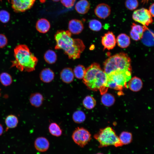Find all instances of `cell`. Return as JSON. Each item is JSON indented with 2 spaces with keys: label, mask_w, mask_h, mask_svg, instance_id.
I'll return each mask as SVG.
<instances>
[{
  "label": "cell",
  "mask_w": 154,
  "mask_h": 154,
  "mask_svg": "<svg viewBox=\"0 0 154 154\" xmlns=\"http://www.w3.org/2000/svg\"><path fill=\"white\" fill-rule=\"evenodd\" d=\"M50 25L49 21L45 18H41L38 20L36 24V28L39 33H45L49 30Z\"/></svg>",
  "instance_id": "cell-15"
},
{
  "label": "cell",
  "mask_w": 154,
  "mask_h": 154,
  "mask_svg": "<svg viewBox=\"0 0 154 154\" xmlns=\"http://www.w3.org/2000/svg\"><path fill=\"white\" fill-rule=\"evenodd\" d=\"M125 5L127 9L133 10L137 8L139 3L137 0H126Z\"/></svg>",
  "instance_id": "cell-34"
},
{
  "label": "cell",
  "mask_w": 154,
  "mask_h": 154,
  "mask_svg": "<svg viewBox=\"0 0 154 154\" xmlns=\"http://www.w3.org/2000/svg\"><path fill=\"white\" fill-rule=\"evenodd\" d=\"M131 70H119L111 72L107 75L108 88L117 90L123 88H127V83L131 78Z\"/></svg>",
  "instance_id": "cell-5"
},
{
  "label": "cell",
  "mask_w": 154,
  "mask_h": 154,
  "mask_svg": "<svg viewBox=\"0 0 154 154\" xmlns=\"http://www.w3.org/2000/svg\"><path fill=\"white\" fill-rule=\"evenodd\" d=\"M3 132V128L1 124L0 123V136L2 135Z\"/></svg>",
  "instance_id": "cell-38"
},
{
  "label": "cell",
  "mask_w": 154,
  "mask_h": 154,
  "mask_svg": "<svg viewBox=\"0 0 154 154\" xmlns=\"http://www.w3.org/2000/svg\"><path fill=\"white\" fill-rule=\"evenodd\" d=\"M144 0L145 1H148V0Z\"/></svg>",
  "instance_id": "cell-42"
},
{
  "label": "cell",
  "mask_w": 154,
  "mask_h": 154,
  "mask_svg": "<svg viewBox=\"0 0 154 154\" xmlns=\"http://www.w3.org/2000/svg\"><path fill=\"white\" fill-rule=\"evenodd\" d=\"M144 30V26H143L133 23L131 26L130 35L131 38L135 41L141 39Z\"/></svg>",
  "instance_id": "cell-13"
},
{
  "label": "cell",
  "mask_w": 154,
  "mask_h": 154,
  "mask_svg": "<svg viewBox=\"0 0 154 154\" xmlns=\"http://www.w3.org/2000/svg\"><path fill=\"white\" fill-rule=\"evenodd\" d=\"M72 138L74 141L80 147H83L91 139V134L86 129L78 127L73 132Z\"/></svg>",
  "instance_id": "cell-7"
},
{
  "label": "cell",
  "mask_w": 154,
  "mask_h": 154,
  "mask_svg": "<svg viewBox=\"0 0 154 154\" xmlns=\"http://www.w3.org/2000/svg\"><path fill=\"white\" fill-rule=\"evenodd\" d=\"M107 75L96 63L91 64L87 68L83 82L88 88L93 91L99 90L103 94L108 88Z\"/></svg>",
  "instance_id": "cell-2"
},
{
  "label": "cell",
  "mask_w": 154,
  "mask_h": 154,
  "mask_svg": "<svg viewBox=\"0 0 154 154\" xmlns=\"http://www.w3.org/2000/svg\"><path fill=\"white\" fill-rule=\"evenodd\" d=\"M96 154H103L100 153H97Z\"/></svg>",
  "instance_id": "cell-41"
},
{
  "label": "cell",
  "mask_w": 154,
  "mask_h": 154,
  "mask_svg": "<svg viewBox=\"0 0 154 154\" xmlns=\"http://www.w3.org/2000/svg\"><path fill=\"white\" fill-rule=\"evenodd\" d=\"M89 27L91 30L98 31L101 30L102 26L101 23L99 21L96 19H93L90 21Z\"/></svg>",
  "instance_id": "cell-32"
},
{
  "label": "cell",
  "mask_w": 154,
  "mask_h": 154,
  "mask_svg": "<svg viewBox=\"0 0 154 154\" xmlns=\"http://www.w3.org/2000/svg\"><path fill=\"white\" fill-rule=\"evenodd\" d=\"M96 15L101 19H105L110 15L111 8L107 4L102 3L97 6L94 10Z\"/></svg>",
  "instance_id": "cell-11"
},
{
  "label": "cell",
  "mask_w": 154,
  "mask_h": 154,
  "mask_svg": "<svg viewBox=\"0 0 154 154\" xmlns=\"http://www.w3.org/2000/svg\"><path fill=\"white\" fill-rule=\"evenodd\" d=\"M60 78L64 82L70 83L73 81L74 75L72 70L70 68H64L60 72Z\"/></svg>",
  "instance_id": "cell-16"
},
{
  "label": "cell",
  "mask_w": 154,
  "mask_h": 154,
  "mask_svg": "<svg viewBox=\"0 0 154 154\" xmlns=\"http://www.w3.org/2000/svg\"><path fill=\"white\" fill-rule=\"evenodd\" d=\"M1 89L0 88V97L1 96Z\"/></svg>",
  "instance_id": "cell-40"
},
{
  "label": "cell",
  "mask_w": 154,
  "mask_h": 154,
  "mask_svg": "<svg viewBox=\"0 0 154 154\" xmlns=\"http://www.w3.org/2000/svg\"><path fill=\"white\" fill-rule=\"evenodd\" d=\"M102 43L104 49L108 50L112 49L115 46L116 41L112 32L109 31L102 37Z\"/></svg>",
  "instance_id": "cell-10"
},
{
  "label": "cell",
  "mask_w": 154,
  "mask_h": 154,
  "mask_svg": "<svg viewBox=\"0 0 154 154\" xmlns=\"http://www.w3.org/2000/svg\"></svg>",
  "instance_id": "cell-43"
},
{
  "label": "cell",
  "mask_w": 154,
  "mask_h": 154,
  "mask_svg": "<svg viewBox=\"0 0 154 154\" xmlns=\"http://www.w3.org/2000/svg\"><path fill=\"white\" fill-rule=\"evenodd\" d=\"M86 116L84 112L80 110H78L75 112L72 115V119L76 123H80L85 120Z\"/></svg>",
  "instance_id": "cell-29"
},
{
  "label": "cell",
  "mask_w": 154,
  "mask_h": 154,
  "mask_svg": "<svg viewBox=\"0 0 154 154\" xmlns=\"http://www.w3.org/2000/svg\"><path fill=\"white\" fill-rule=\"evenodd\" d=\"M8 39L6 36L3 34H0V48H3L8 44Z\"/></svg>",
  "instance_id": "cell-35"
},
{
  "label": "cell",
  "mask_w": 154,
  "mask_h": 154,
  "mask_svg": "<svg viewBox=\"0 0 154 154\" xmlns=\"http://www.w3.org/2000/svg\"><path fill=\"white\" fill-rule=\"evenodd\" d=\"M15 59L11 61V67H15L21 72H31L34 71L38 59L25 44L17 45L14 49Z\"/></svg>",
  "instance_id": "cell-3"
},
{
  "label": "cell",
  "mask_w": 154,
  "mask_h": 154,
  "mask_svg": "<svg viewBox=\"0 0 154 154\" xmlns=\"http://www.w3.org/2000/svg\"><path fill=\"white\" fill-rule=\"evenodd\" d=\"M101 97V102L104 106L109 107L112 105L115 101L114 96L109 93L103 94Z\"/></svg>",
  "instance_id": "cell-25"
},
{
  "label": "cell",
  "mask_w": 154,
  "mask_h": 154,
  "mask_svg": "<svg viewBox=\"0 0 154 154\" xmlns=\"http://www.w3.org/2000/svg\"><path fill=\"white\" fill-rule=\"evenodd\" d=\"M142 86L143 82L141 80L136 76L131 78L127 84V87L134 92L139 91L142 88Z\"/></svg>",
  "instance_id": "cell-17"
},
{
  "label": "cell",
  "mask_w": 154,
  "mask_h": 154,
  "mask_svg": "<svg viewBox=\"0 0 154 154\" xmlns=\"http://www.w3.org/2000/svg\"><path fill=\"white\" fill-rule=\"evenodd\" d=\"M154 3H153L150 6L148 10L152 17L154 16Z\"/></svg>",
  "instance_id": "cell-37"
},
{
  "label": "cell",
  "mask_w": 154,
  "mask_h": 154,
  "mask_svg": "<svg viewBox=\"0 0 154 154\" xmlns=\"http://www.w3.org/2000/svg\"><path fill=\"white\" fill-rule=\"evenodd\" d=\"M94 137L99 142V147L110 145L117 147L123 145L114 130L109 127L100 130L94 135Z\"/></svg>",
  "instance_id": "cell-6"
},
{
  "label": "cell",
  "mask_w": 154,
  "mask_h": 154,
  "mask_svg": "<svg viewBox=\"0 0 154 154\" xmlns=\"http://www.w3.org/2000/svg\"><path fill=\"white\" fill-rule=\"evenodd\" d=\"M86 71V68L83 66L78 65L74 68L73 72L74 76L77 78L82 79L84 78Z\"/></svg>",
  "instance_id": "cell-30"
},
{
  "label": "cell",
  "mask_w": 154,
  "mask_h": 154,
  "mask_svg": "<svg viewBox=\"0 0 154 154\" xmlns=\"http://www.w3.org/2000/svg\"><path fill=\"white\" fill-rule=\"evenodd\" d=\"M90 6L89 2L86 0H80L76 3L75 9L79 14H84L87 13L90 9Z\"/></svg>",
  "instance_id": "cell-21"
},
{
  "label": "cell",
  "mask_w": 154,
  "mask_h": 154,
  "mask_svg": "<svg viewBox=\"0 0 154 154\" xmlns=\"http://www.w3.org/2000/svg\"><path fill=\"white\" fill-rule=\"evenodd\" d=\"M10 19V14L7 11L2 10L0 11V21L5 23L9 22Z\"/></svg>",
  "instance_id": "cell-33"
},
{
  "label": "cell",
  "mask_w": 154,
  "mask_h": 154,
  "mask_svg": "<svg viewBox=\"0 0 154 154\" xmlns=\"http://www.w3.org/2000/svg\"><path fill=\"white\" fill-rule=\"evenodd\" d=\"M132 17L134 21L141 23L143 26H148L153 21L152 16L148 10L144 8L134 11Z\"/></svg>",
  "instance_id": "cell-8"
},
{
  "label": "cell",
  "mask_w": 154,
  "mask_h": 154,
  "mask_svg": "<svg viewBox=\"0 0 154 154\" xmlns=\"http://www.w3.org/2000/svg\"><path fill=\"white\" fill-rule=\"evenodd\" d=\"M45 61L49 64L54 63L57 60V55L55 52L51 50L46 51L44 55Z\"/></svg>",
  "instance_id": "cell-24"
},
{
  "label": "cell",
  "mask_w": 154,
  "mask_h": 154,
  "mask_svg": "<svg viewBox=\"0 0 154 154\" xmlns=\"http://www.w3.org/2000/svg\"><path fill=\"white\" fill-rule=\"evenodd\" d=\"M82 103L85 108L91 110L95 107L96 104V102L92 96H87L85 97L83 100Z\"/></svg>",
  "instance_id": "cell-27"
},
{
  "label": "cell",
  "mask_w": 154,
  "mask_h": 154,
  "mask_svg": "<svg viewBox=\"0 0 154 154\" xmlns=\"http://www.w3.org/2000/svg\"><path fill=\"white\" fill-rule=\"evenodd\" d=\"M118 46L122 48L127 47L130 44L129 37L125 34L122 33L119 35L116 39Z\"/></svg>",
  "instance_id": "cell-23"
},
{
  "label": "cell",
  "mask_w": 154,
  "mask_h": 154,
  "mask_svg": "<svg viewBox=\"0 0 154 154\" xmlns=\"http://www.w3.org/2000/svg\"><path fill=\"white\" fill-rule=\"evenodd\" d=\"M0 82L3 86H9L12 83V77L10 74L7 72H2L0 74Z\"/></svg>",
  "instance_id": "cell-26"
},
{
  "label": "cell",
  "mask_w": 154,
  "mask_h": 154,
  "mask_svg": "<svg viewBox=\"0 0 154 154\" xmlns=\"http://www.w3.org/2000/svg\"><path fill=\"white\" fill-rule=\"evenodd\" d=\"M34 146L37 150L44 152L48 149L49 143L47 139L45 137H39L35 139L34 142Z\"/></svg>",
  "instance_id": "cell-14"
},
{
  "label": "cell",
  "mask_w": 154,
  "mask_h": 154,
  "mask_svg": "<svg viewBox=\"0 0 154 154\" xmlns=\"http://www.w3.org/2000/svg\"><path fill=\"white\" fill-rule=\"evenodd\" d=\"M49 131L52 135L59 137L62 134V131L59 125L54 122L51 123L49 126Z\"/></svg>",
  "instance_id": "cell-28"
},
{
  "label": "cell",
  "mask_w": 154,
  "mask_h": 154,
  "mask_svg": "<svg viewBox=\"0 0 154 154\" xmlns=\"http://www.w3.org/2000/svg\"><path fill=\"white\" fill-rule=\"evenodd\" d=\"M84 28V25L82 22L79 20L72 19L69 22L68 31L73 34H79L82 31Z\"/></svg>",
  "instance_id": "cell-12"
},
{
  "label": "cell",
  "mask_w": 154,
  "mask_h": 154,
  "mask_svg": "<svg viewBox=\"0 0 154 154\" xmlns=\"http://www.w3.org/2000/svg\"><path fill=\"white\" fill-rule=\"evenodd\" d=\"M141 39L145 45L151 46L153 44V33L146 26H144V30Z\"/></svg>",
  "instance_id": "cell-20"
},
{
  "label": "cell",
  "mask_w": 154,
  "mask_h": 154,
  "mask_svg": "<svg viewBox=\"0 0 154 154\" xmlns=\"http://www.w3.org/2000/svg\"><path fill=\"white\" fill-rule=\"evenodd\" d=\"M29 101L30 103L33 106L38 108L42 105L44 101L42 95L38 92L31 94L29 97Z\"/></svg>",
  "instance_id": "cell-18"
},
{
  "label": "cell",
  "mask_w": 154,
  "mask_h": 154,
  "mask_svg": "<svg viewBox=\"0 0 154 154\" xmlns=\"http://www.w3.org/2000/svg\"><path fill=\"white\" fill-rule=\"evenodd\" d=\"M54 74L53 71L49 68L43 69L40 74V78L43 82L48 83L52 81L54 79Z\"/></svg>",
  "instance_id": "cell-19"
},
{
  "label": "cell",
  "mask_w": 154,
  "mask_h": 154,
  "mask_svg": "<svg viewBox=\"0 0 154 154\" xmlns=\"http://www.w3.org/2000/svg\"><path fill=\"white\" fill-rule=\"evenodd\" d=\"M131 60L126 53L121 52L111 56L104 64V71L107 74L119 70H131Z\"/></svg>",
  "instance_id": "cell-4"
},
{
  "label": "cell",
  "mask_w": 154,
  "mask_h": 154,
  "mask_svg": "<svg viewBox=\"0 0 154 154\" xmlns=\"http://www.w3.org/2000/svg\"><path fill=\"white\" fill-rule=\"evenodd\" d=\"M36 0H10L11 7L17 13L23 12L30 9Z\"/></svg>",
  "instance_id": "cell-9"
},
{
  "label": "cell",
  "mask_w": 154,
  "mask_h": 154,
  "mask_svg": "<svg viewBox=\"0 0 154 154\" xmlns=\"http://www.w3.org/2000/svg\"><path fill=\"white\" fill-rule=\"evenodd\" d=\"M68 31L59 30L54 35L56 41L55 49H62L69 59L75 60L80 57L85 48L83 41L79 38H73Z\"/></svg>",
  "instance_id": "cell-1"
},
{
  "label": "cell",
  "mask_w": 154,
  "mask_h": 154,
  "mask_svg": "<svg viewBox=\"0 0 154 154\" xmlns=\"http://www.w3.org/2000/svg\"><path fill=\"white\" fill-rule=\"evenodd\" d=\"M76 0H61L62 4L66 7L70 8L74 5Z\"/></svg>",
  "instance_id": "cell-36"
},
{
  "label": "cell",
  "mask_w": 154,
  "mask_h": 154,
  "mask_svg": "<svg viewBox=\"0 0 154 154\" xmlns=\"http://www.w3.org/2000/svg\"><path fill=\"white\" fill-rule=\"evenodd\" d=\"M52 0L54 2H58L60 0Z\"/></svg>",
  "instance_id": "cell-39"
},
{
  "label": "cell",
  "mask_w": 154,
  "mask_h": 154,
  "mask_svg": "<svg viewBox=\"0 0 154 154\" xmlns=\"http://www.w3.org/2000/svg\"><path fill=\"white\" fill-rule=\"evenodd\" d=\"M119 137L123 145L129 143L132 140L131 134L127 132H123L120 134Z\"/></svg>",
  "instance_id": "cell-31"
},
{
  "label": "cell",
  "mask_w": 154,
  "mask_h": 154,
  "mask_svg": "<svg viewBox=\"0 0 154 154\" xmlns=\"http://www.w3.org/2000/svg\"><path fill=\"white\" fill-rule=\"evenodd\" d=\"M18 122V119L16 116L13 114L8 115L5 119V123L6 126V131H7L9 129L16 127Z\"/></svg>",
  "instance_id": "cell-22"
}]
</instances>
